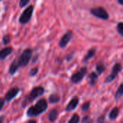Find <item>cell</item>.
<instances>
[{
	"instance_id": "1",
	"label": "cell",
	"mask_w": 123,
	"mask_h": 123,
	"mask_svg": "<svg viewBox=\"0 0 123 123\" xmlns=\"http://www.w3.org/2000/svg\"><path fill=\"white\" fill-rule=\"evenodd\" d=\"M48 108V103L45 99H42L39 100L34 106L30 107L27 112L28 117H37L44 112Z\"/></svg>"
},
{
	"instance_id": "2",
	"label": "cell",
	"mask_w": 123,
	"mask_h": 123,
	"mask_svg": "<svg viewBox=\"0 0 123 123\" xmlns=\"http://www.w3.org/2000/svg\"><path fill=\"white\" fill-rule=\"evenodd\" d=\"M32 50L31 49H25L22 53L20 55L18 61H19V63L20 64V66H26L28 63L30 62L31 58H32Z\"/></svg>"
},
{
	"instance_id": "3",
	"label": "cell",
	"mask_w": 123,
	"mask_h": 123,
	"mask_svg": "<svg viewBox=\"0 0 123 123\" xmlns=\"http://www.w3.org/2000/svg\"><path fill=\"white\" fill-rule=\"evenodd\" d=\"M33 12V6L30 5L20 15L19 21L20 23L22 24H26L29 22V20L30 19L32 14Z\"/></svg>"
},
{
	"instance_id": "4",
	"label": "cell",
	"mask_w": 123,
	"mask_h": 123,
	"mask_svg": "<svg viewBox=\"0 0 123 123\" xmlns=\"http://www.w3.org/2000/svg\"><path fill=\"white\" fill-rule=\"evenodd\" d=\"M87 71V69L86 67H83L81 68L78 72L74 74L71 78V80L73 83L74 84H77L79 82H80L84 77V76L86 75Z\"/></svg>"
},
{
	"instance_id": "5",
	"label": "cell",
	"mask_w": 123,
	"mask_h": 123,
	"mask_svg": "<svg viewBox=\"0 0 123 123\" xmlns=\"http://www.w3.org/2000/svg\"><path fill=\"white\" fill-rule=\"evenodd\" d=\"M122 70V66L120 63H116L112 69V71H111V74L108 76V77L105 80V83H110V82H112L115 78L116 76L118 75V74L120 73V71Z\"/></svg>"
},
{
	"instance_id": "6",
	"label": "cell",
	"mask_w": 123,
	"mask_h": 123,
	"mask_svg": "<svg viewBox=\"0 0 123 123\" xmlns=\"http://www.w3.org/2000/svg\"><path fill=\"white\" fill-rule=\"evenodd\" d=\"M92 14H94V16L103 19H107L109 17V14L107 12V11L102 8V7H97V8H94L92 9Z\"/></svg>"
},
{
	"instance_id": "7",
	"label": "cell",
	"mask_w": 123,
	"mask_h": 123,
	"mask_svg": "<svg viewBox=\"0 0 123 123\" xmlns=\"http://www.w3.org/2000/svg\"><path fill=\"white\" fill-rule=\"evenodd\" d=\"M44 92H45L44 88L42 87V86H37V87L33 88L32 89V91L30 92V96H29L30 102H32L33 100H35L37 97L43 95Z\"/></svg>"
},
{
	"instance_id": "8",
	"label": "cell",
	"mask_w": 123,
	"mask_h": 123,
	"mask_svg": "<svg viewBox=\"0 0 123 123\" xmlns=\"http://www.w3.org/2000/svg\"><path fill=\"white\" fill-rule=\"evenodd\" d=\"M19 92V88H12L10 90L8 91V92L5 95V98L4 100L6 102H10L12 101L14 97H16L17 96V94Z\"/></svg>"
},
{
	"instance_id": "9",
	"label": "cell",
	"mask_w": 123,
	"mask_h": 123,
	"mask_svg": "<svg viewBox=\"0 0 123 123\" xmlns=\"http://www.w3.org/2000/svg\"><path fill=\"white\" fill-rule=\"evenodd\" d=\"M72 37V34L71 32H66L61 39L60 42H59V45L61 48H64L67 45V44L69 43V41L71 40Z\"/></svg>"
},
{
	"instance_id": "10",
	"label": "cell",
	"mask_w": 123,
	"mask_h": 123,
	"mask_svg": "<svg viewBox=\"0 0 123 123\" xmlns=\"http://www.w3.org/2000/svg\"><path fill=\"white\" fill-rule=\"evenodd\" d=\"M19 67H20V64L19 63V61L17 60V59L13 61V62L10 64L9 68V74L14 75V74H16Z\"/></svg>"
},
{
	"instance_id": "11",
	"label": "cell",
	"mask_w": 123,
	"mask_h": 123,
	"mask_svg": "<svg viewBox=\"0 0 123 123\" xmlns=\"http://www.w3.org/2000/svg\"><path fill=\"white\" fill-rule=\"evenodd\" d=\"M79 99L78 97H74L73 99H71V100L70 101V102L68 104L66 108V110L67 112H69V111H72L74 110V109H76V107H77V105H79Z\"/></svg>"
},
{
	"instance_id": "12",
	"label": "cell",
	"mask_w": 123,
	"mask_h": 123,
	"mask_svg": "<svg viewBox=\"0 0 123 123\" xmlns=\"http://www.w3.org/2000/svg\"><path fill=\"white\" fill-rule=\"evenodd\" d=\"M12 51H13V49L11 47L4 48L2 50H0V61L5 59L8 55H9L12 53Z\"/></svg>"
},
{
	"instance_id": "13",
	"label": "cell",
	"mask_w": 123,
	"mask_h": 123,
	"mask_svg": "<svg viewBox=\"0 0 123 123\" xmlns=\"http://www.w3.org/2000/svg\"><path fill=\"white\" fill-rule=\"evenodd\" d=\"M58 116V112L55 109H53L50 110V112L48 114V119L50 122H55Z\"/></svg>"
},
{
	"instance_id": "14",
	"label": "cell",
	"mask_w": 123,
	"mask_h": 123,
	"mask_svg": "<svg viewBox=\"0 0 123 123\" xmlns=\"http://www.w3.org/2000/svg\"><path fill=\"white\" fill-rule=\"evenodd\" d=\"M118 115H119V110H118L117 107H115L110 112V113L109 115V117L111 120H115V119L117 118V117L118 116Z\"/></svg>"
},
{
	"instance_id": "15",
	"label": "cell",
	"mask_w": 123,
	"mask_h": 123,
	"mask_svg": "<svg viewBox=\"0 0 123 123\" xmlns=\"http://www.w3.org/2000/svg\"><path fill=\"white\" fill-rule=\"evenodd\" d=\"M59 101H60V97H59V95H58L56 94H53L49 97V102L51 104H55V103L58 102Z\"/></svg>"
},
{
	"instance_id": "16",
	"label": "cell",
	"mask_w": 123,
	"mask_h": 123,
	"mask_svg": "<svg viewBox=\"0 0 123 123\" xmlns=\"http://www.w3.org/2000/svg\"><path fill=\"white\" fill-rule=\"evenodd\" d=\"M89 79H90L89 84H90L91 85H94V84H95V81H96L97 79V75L96 73L92 72V73H91V74H89Z\"/></svg>"
},
{
	"instance_id": "17",
	"label": "cell",
	"mask_w": 123,
	"mask_h": 123,
	"mask_svg": "<svg viewBox=\"0 0 123 123\" xmlns=\"http://www.w3.org/2000/svg\"><path fill=\"white\" fill-rule=\"evenodd\" d=\"M123 95V84H122L119 86V88H118L117 91L116 92V94H115V99H117L120 98Z\"/></svg>"
},
{
	"instance_id": "18",
	"label": "cell",
	"mask_w": 123,
	"mask_h": 123,
	"mask_svg": "<svg viewBox=\"0 0 123 123\" xmlns=\"http://www.w3.org/2000/svg\"><path fill=\"white\" fill-rule=\"evenodd\" d=\"M94 55H95V50L94 49H91L90 50H89L87 55H86V57L84 58V61H87L89 59L92 58Z\"/></svg>"
},
{
	"instance_id": "19",
	"label": "cell",
	"mask_w": 123,
	"mask_h": 123,
	"mask_svg": "<svg viewBox=\"0 0 123 123\" xmlns=\"http://www.w3.org/2000/svg\"><path fill=\"white\" fill-rule=\"evenodd\" d=\"M96 69H97V71H98V73H99V74H102V73L105 71V67L104 64L101 63H99V64L97 65Z\"/></svg>"
},
{
	"instance_id": "20",
	"label": "cell",
	"mask_w": 123,
	"mask_h": 123,
	"mask_svg": "<svg viewBox=\"0 0 123 123\" xmlns=\"http://www.w3.org/2000/svg\"><path fill=\"white\" fill-rule=\"evenodd\" d=\"M79 116L77 114H74L68 123H79Z\"/></svg>"
},
{
	"instance_id": "21",
	"label": "cell",
	"mask_w": 123,
	"mask_h": 123,
	"mask_svg": "<svg viewBox=\"0 0 123 123\" xmlns=\"http://www.w3.org/2000/svg\"><path fill=\"white\" fill-rule=\"evenodd\" d=\"M10 40H11V37H10V35H6L2 38V41H3V43L4 45L8 44L10 42Z\"/></svg>"
},
{
	"instance_id": "22",
	"label": "cell",
	"mask_w": 123,
	"mask_h": 123,
	"mask_svg": "<svg viewBox=\"0 0 123 123\" xmlns=\"http://www.w3.org/2000/svg\"><path fill=\"white\" fill-rule=\"evenodd\" d=\"M118 32L123 37V22H120L117 27Z\"/></svg>"
},
{
	"instance_id": "23",
	"label": "cell",
	"mask_w": 123,
	"mask_h": 123,
	"mask_svg": "<svg viewBox=\"0 0 123 123\" xmlns=\"http://www.w3.org/2000/svg\"><path fill=\"white\" fill-rule=\"evenodd\" d=\"M38 72V68H32L30 72H29V76H35Z\"/></svg>"
},
{
	"instance_id": "24",
	"label": "cell",
	"mask_w": 123,
	"mask_h": 123,
	"mask_svg": "<svg viewBox=\"0 0 123 123\" xmlns=\"http://www.w3.org/2000/svg\"><path fill=\"white\" fill-rule=\"evenodd\" d=\"M29 2H30V0H20V1H19V6L20 7H24Z\"/></svg>"
},
{
	"instance_id": "25",
	"label": "cell",
	"mask_w": 123,
	"mask_h": 123,
	"mask_svg": "<svg viewBox=\"0 0 123 123\" xmlns=\"http://www.w3.org/2000/svg\"><path fill=\"white\" fill-rule=\"evenodd\" d=\"M89 105H90V103H89V102H86V103H84V104L82 105V110H83V111H86L87 110H89Z\"/></svg>"
},
{
	"instance_id": "26",
	"label": "cell",
	"mask_w": 123,
	"mask_h": 123,
	"mask_svg": "<svg viewBox=\"0 0 123 123\" xmlns=\"http://www.w3.org/2000/svg\"><path fill=\"white\" fill-rule=\"evenodd\" d=\"M4 103H5V100L4 99H0V110L3 108L4 105Z\"/></svg>"
},
{
	"instance_id": "27",
	"label": "cell",
	"mask_w": 123,
	"mask_h": 123,
	"mask_svg": "<svg viewBox=\"0 0 123 123\" xmlns=\"http://www.w3.org/2000/svg\"><path fill=\"white\" fill-rule=\"evenodd\" d=\"M104 117L103 116H102L101 117H99V120H98V122L99 123H104Z\"/></svg>"
},
{
	"instance_id": "28",
	"label": "cell",
	"mask_w": 123,
	"mask_h": 123,
	"mask_svg": "<svg viewBox=\"0 0 123 123\" xmlns=\"http://www.w3.org/2000/svg\"><path fill=\"white\" fill-rule=\"evenodd\" d=\"M4 120V116L0 117V123H3Z\"/></svg>"
},
{
	"instance_id": "29",
	"label": "cell",
	"mask_w": 123,
	"mask_h": 123,
	"mask_svg": "<svg viewBox=\"0 0 123 123\" xmlns=\"http://www.w3.org/2000/svg\"><path fill=\"white\" fill-rule=\"evenodd\" d=\"M27 123H36V121L35 120H30V121H28Z\"/></svg>"
},
{
	"instance_id": "30",
	"label": "cell",
	"mask_w": 123,
	"mask_h": 123,
	"mask_svg": "<svg viewBox=\"0 0 123 123\" xmlns=\"http://www.w3.org/2000/svg\"><path fill=\"white\" fill-rule=\"evenodd\" d=\"M118 1H119L120 4H121L123 5V0H118Z\"/></svg>"
},
{
	"instance_id": "31",
	"label": "cell",
	"mask_w": 123,
	"mask_h": 123,
	"mask_svg": "<svg viewBox=\"0 0 123 123\" xmlns=\"http://www.w3.org/2000/svg\"><path fill=\"white\" fill-rule=\"evenodd\" d=\"M1 1V0H0V1Z\"/></svg>"
}]
</instances>
